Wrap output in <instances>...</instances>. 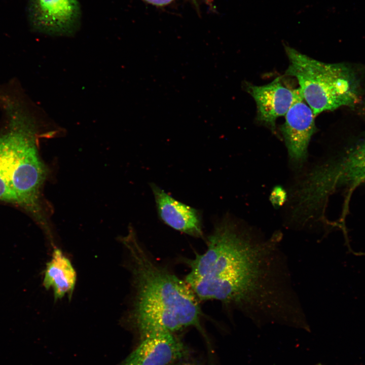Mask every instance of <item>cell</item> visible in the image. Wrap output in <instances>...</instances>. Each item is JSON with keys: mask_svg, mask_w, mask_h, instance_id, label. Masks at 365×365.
<instances>
[{"mask_svg": "<svg viewBox=\"0 0 365 365\" xmlns=\"http://www.w3.org/2000/svg\"><path fill=\"white\" fill-rule=\"evenodd\" d=\"M207 249L186 260L185 281L200 300H217L243 313L261 297L269 266L259 235L226 217L215 224Z\"/></svg>", "mask_w": 365, "mask_h": 365, "instance_id": "cell-1", "label": "cell"}, {"mask_svg": "<svg viewBox=\"0 0 365 365\" xmlns=\"http://www.w3.org/2000/svg\"><path fill=\"white\" fill-rule=\"evenodd\" d=\"M121 240L128 256L134 290L130 317L142 337L199 327L202 312L187 282L154 260L132 227Z\"/></svg>", "mask_w": 365, "mask_h": 365, "instance_id": "cell-2", "label": "cell"}, {"mask_svg": "<svg viewBox=\"0 0 365 365\" xmlns=\"http://www.w3.org/2000/svg\"><path fill=\"white\" fill-rule=\"evenodd\" d=\"M0 135V201L31 211L41 203L48 170L40 157L33 125L23 118Z\"/></svg>", "mask_w": 365, "mask_h": 365, "instance_id": "cell-3", "label": "cell"}, {"mask_svg": "<svg viewBox=\"0 0 365 365\" xmlns=\"http://www.w3.org/2000/svg\"><path fill=\"white\" fill-rule=\"evenodd\" d=\"M365 184V139L343 150L311 170L296 187L293 211L307 221L316 211L324 208L331 195L345 191V218L350 197L358 187Z\"/></svg>", "mask_w": 365, "mask_h": 365, "instance_id": "cell-4", "label": "cell"}, {"mask_svg": "<svg viewBox=\"0 0 365 365\" xmlns=\"http://www.w3.org/2000/svg\"><path fill=\"white\" fill-rule=\"evenodd\" d=\"M284 49L289 60L285 75L297 79L303 98L315 117L357 102L359 82L348 66L318 61L287 45Z\"/></svg>", "mask_w": 365, "mask_h": 365, "instance_id": "cell-5", "label": "cell"}, {"mask_svg": "<svg viewBox=\"0 0 365 365\" xmlns=\"http://www.w3.org/2000/svg\"><path fill=\"white\" fill-rule=\"evenodd\" d=\"M78 0H30L29 19L36 31L50 35H72L81 18Z\"/></svg>", "mask_w": 365, "mask_h": 365, "instance_id": "cell-6", "label": "cell"}, {"mask_svg": "<svg viewBox=\"0 0 365 365\" xmlns=\"http://www.w3.org/2000/svg\"><path fill=\"white\" fill-rule=\"evenodd\" d=\"M315 116L301 95L285 115L280 131L287 148L289 159L300 166L307 157L308 147L316 131Z\"/></svg>", "mask_w": 365, "mask_h": 365, "instance_id": "cell-7", "label": "cell"}, {"mask_svg": "<svg viewBox=\"0 0 365 365\" xmlns=\"http://www.w3.org/2000/svg\"><path fill=\"white\" fill-rule=\"evenodd\" d=\"M246 89L254 99L257 108V120L273 131L278 118L285 116L290 106L302 95L299 88L285 86L280 77L262 86L247 83Z\"/></svg>", "mask_w": 365, "mask_h": 365, "instance_id": "cell-8", "label": "cell"}, {"mask_svg": "<svg viewBox=\"0 0 365 365\" xmlns=\"http://www.w3.org/2000/svg\"><path fill=\"white\" fill-rule=\"evenodd\" d=\"M139 346L119 365H170L185 353L172 333L159 332L143 337Z\"/></svg>", "mask_w": 365, "mask_h": 365, "instance_id": "cell-9", "label": "cell"}, {"mask_svg": "<svg viewBox=\"0 0 365 365\" xmlns=\"http://www.w3.org/2000/svg\"><path fill=\"white\" fill-rule=\"evenodd\" d=\"M150 187L158 214L163 223L189 235L203 237L201 215L198 210L176 200L155 184L151 183Z\"/></svg>", "mask_w": 365, "mask_h": 365, "instance_id": "cell-10", "label": "cell"}, {"mask_svg": "<svg viewBox=\"0 0 365 365\" xmlns=\"http://www.w3.org/2000/svg\"><path fill=\"white\" fill-rule=\"evenodd\" d=\"M77 281L76 272L68 258L57 247H53L50 260L47 263L43 284L52 289L55 301L72 296Z\"/></svg>", "mask_w": 365, "mask_h": 365, "instance_id": "cell-11", "label": "cell"}, {"mask_svg": "<svg viewBox=\"0 0 365 365\" xmlns=\"http://www.w3.org/2000/svg\"><path fill=\"white\" fill-rule=\"evenodd\" d=\"M154 5L162 6L167 5L174 0H143Z\"/></svg>", "mask_w": 365, "mask_h": 365, "instance_id": "cell-12", "label": "cell"}, {"mask_svg": "<svg viewBox=\"0 0 365 365\" xmlns=\"http://www.w3.org/2000/svg\"><path fill=\"white\" fill-rule=\"evenodd\" d=\"M317 365H321V364H317Z\"/></svg>", "mask_w": 365, "mask_h": 365, "instance_id": "cell-13", "label": "cell"}]
</instances>
